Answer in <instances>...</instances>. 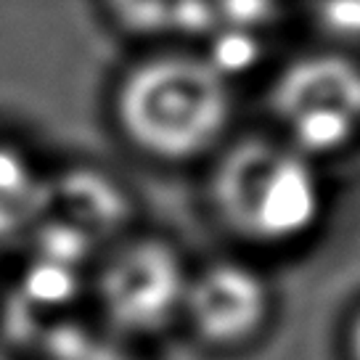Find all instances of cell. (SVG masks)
Returning <instances> with one entry per match:
<instances>
[{"mask_svg":"<svg viewBox=\"0 0 360 360\" xmlns=\"http://www.w3.org/2000/svg\"><path fill=\"white\" fill-rule=\"evenodd\" d=\"M233 114L236 96L225 69L196 51L148 53L112 90L117 133L157 165L210 159L228 141Z\"/></svg>","mask_w":360,"mask_h":360,"instance_id":"1","label":"cell"},{"mask_svg":"<svg viewBox=\"0 0 360 360\" xmlns=\"http://www.w3.org/2000/svg\"><path fill=\"white\" fill-rule=\"evenodd\" d=\"M51 175L19 141L0 135V252L32 238L43 223Z\"/></svg>","mask_w":360,"mask_h":360,"instance_id":"6","label":"cell"},{"mask_svg":"<svg viewBox=\"0 0 360 360\" xmlns=\"http://www.w3.org/2000/svg\"><path fill=\"white\" fill-rule=\"evenodd\" d=\"M347 355L349 360H360V310L352 315L347 326Z\"/></svg>","mask_w":360,"mask_h":360,"instance_id":"9","label":"cell"},{"mask_svg":"<svg viewBox=\"0 0 360 360\" xmlns=\"http://www.w3.org/2000/svg\"><path fill=\"white\" fill-rule=\"evenodd\" d=\"M207 172L212 220L238 244L286 249L313 236L326 212L318 159L283 135L228 138Z\"/></svg>","mask_w":360,"mask_h":360,"instance_id":"2","label":"cell"},{"mask_svg":"<svg viewBox=\"0 0 360 360\" xmlns=\"http://www.w3.org/2000/svg\"><path fill=\"white\" fill-rule=\"evenodd\" d=\"M273 289L265 273L244 259H212L191 270L183 321L214 349L244 347L268 328Z\"/></svg>","mask_w":360,"mask_h":360,"instance_id":"5","label":"cell"},{"mask_svg":"<svg viewBox=\"0 0 360 360\" xmlns=\"http://www.w3.org/2000/svg\"><path fill=\"white\" fill-rule=\"evenodd\" d=\"M273 122L289 143L321 159L360 141V61L339 51L292 58L268 90Z\"/></svg>","mask_w":360,"mask_h":360,"instance_id":"3","label":"cell"},{"mask_svg":"<svg viewBox=\"0 0 360 360\" xmlns=\"http://www.w3.org/2000/svg\"><path fill=\"white\" fill-rule=\"evenodd\" d=\"M265 3H270V6H278V3H286V0H265Z\"/></svg>","mask_w":360,"mask_h":360,"instance_id":"10","label":"cell"},{"mask_svg":"<svg viewBox=\"0 0 360 360\" xmlns=\"http://www.w3.org/2000/svg\"><path fill=\"white\" fill-rule=\"evenodd\" d=\"M40 360H133L112 339L96 337L82 328H58L45 339Z\"/></svg>","mask_w":360,"mask_h":360,"instance_id":"7","label":"cell"},{"mask_svg":"<svg viewBox=\"0 0 360 360\" xmlns=\"http://www.w3.org/2000/svg\"><path fill=\"white\" fill-rule=\"evenodd\" d=\"M117 13L135 30H162L180 22V11L193 0H112Z\"/></svg>","mask_w":360,"mask_h":360,"instance_id":"8","label":"cell"},{"mask_svg":"<svg viewBox=\"0 0 360 360\" xmlns=\"http://www.w3.org/2000/svg\"><path fill=\"white\" fill-rule=\"evenodd\" d=\"M191 268L167 236L124 233L93 273V297L106 326L122 337H151L183 321Z\"/></svg>","mask_w":360,"mask_h":360,"instance_id":"4","label":"cell"}]
</instances>
